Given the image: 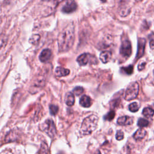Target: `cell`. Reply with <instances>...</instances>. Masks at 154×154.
<instances>
[{"instance_id": "obj_1", "label": "cell", "mask_w": 154, "mask_h": 154, "mask_svg": "<svg viewBox=\"0 0 154 154\" xmlns=\"http://www.w3.org/2000/svg\"><path fill=\"white\" fill-rule=\"evenodd\" d=\"M58 47L59 52H66L71 48L75 41V27L73 23L69 24L58 37Z\"/></svg>"}, {"instance_id": "obj_2", "label": "cell", "mask_w": 154, "mask_h": 154, "mask_svg": "<svg viewBox=\"0 0 154 154\" xmlns=\"http://www.w3.org/2000/svg\"><path fill=\"white\" fill-rule=\"evenodd\" d=\"M98 118L97 116L92 114L85 118L83 120L80 128V134L87 136L93 132L97 127Z\"/></svg>"}, {"instance_id": "obj_3", "label": "cell", "mask_w": 154, "mask_h": 154, "mask_svg": "<svg viewBox=\"0 0 154 154\" xmlns=\"http://www.w3.org/2000/svg\"><path fill=\"white\" fill-rule=\"evenodd\" d=\"M41 130L45 132L51 138H54L56 135V128L53 120L48 119L41 126Z\"/></svg>"}, {"instance_id": "obj_4", "label": "cell", "mask_w": 154, "mask_h": 154, "mask_svg": "<svg viewBox=\"0 0 154 154\" xmlns=\"http://www.w3.org/2000/svg\"><path fill=\"white\" fill-rule=\"evenodd\" d=\"M139 91V86L136 82H132L129 86L128 87L125 92V99L126 101L133 100L137 98Z\"/></svg>"}, {"instance_id": "obj_5", "label": "cell", "mask_w": 154, "mask_h": 154, "mask_svg": "<svg viewBox=\"0 0 154 154\" xmlns=\"http://www.w3.org/2000/svg\"><path fill=\"white\" fill-rule=\"evenodd\" d=\"M76 61L80 66H86L88 63H96L97 59L95 56L88 53H84L77 58Z\"/></svg>"}, {"instance_id": "obj_6", "label": "cell", "mask_w": 154, "mask_h": 154, "mask_svg": "<svg viewBox=\"0 0 154 154\" xmlns=\"http://www.w3.org/2000/svg\"><path fill=\"white\" fill-rule=\"evenodd\" d=\"M132 52L131 44L128 40H125L122 41L120 49V54L125 58L129 57Z\"/></svg>"}, {"instance_id": "obj_7", "label": "cell", "mask_w": 154, "mask_h": 154, "mask_svg": "<svg viewBox=\"0 0 154 154\" xmlns=\"http://www.w3.org/2000/svg\"><path fill=\"white\" fill-rule=\"evenodd\" d=\"M77 9V4L74 0H68L63 5L61 11L65 14H70L74 12Z\"/></svg>"}, {"instance_id": "obj_8", "label": "cell", "mask_w": 154, "mask_h": 154, "mask_svg": "<svg viewBox=\"0 0 154 154\" xmlns=\"http://www.w3.org/2000/svg\"><path fill=\"white\" fill-rule=\"evenodd\" d=\"M146 43V41L145 38H138L136 60H138V59H140V58H141L144 55Z\"/></svg>"}, {"instance_id": "obj_9", "label": "cell", "mask_w": 154, "mask_h": 154, "mask_svg": "<svg viewBox=\"0 0 154 154\" xmlns=\"http://www.w3.org/2000/svg\"><path fill=\"white\" fill-rule=\"evenodd\" d=\"M52 55V52L49 49H43L39 55V60L41 62L45 63L48 61Z\"/></svg>"}, {"instance_id": "obj_10", "label": "cell", "mask_w": 154, "mask_h": 154, "mask_svg": "<svg viewBox=\"0 0 154 154\" xmlns=\"http://www.w3.org/2000/svg\"><path fill=\"white\" fill-rule=\"evenodd\" d=\"M133 123V119L129 116H122L118 119V124L120 125H130Z\"/></svg>"}, {"instance_id": "obj_11", "label": "cell", "mask_w": 154, "mask_h": 154, "mask_svg": "<svg viewBox=\"0 0 154 154\" xmlns=\"http://www.w3.org/2000/svg\"><path fill=\"white\" fill-rule=\"evenodd\" d=\"M80 104L83 107L88 108L92 105V100L89 96L87 95H83L80 98Z\"/></svg>"}, {"instance_id": "obj_12", "label": "cell", "mask_w": 154, "mask_h": 154, "mask_svg": "<svg viewBox=\"0 0 154 154\" xmlns=\"http://www.w3.org/2000/svg\"><path fill=\"white\" fill-rule=\"evenodd\" d=\"M111 53L110 51H105L100 54V60L103 63H107L111 60Z\"/></svg>"}, {"instance_id": "obj_13", "label": "cell", "mask_w": 154, "mask_h": 154, "mask_svg": "<svg viewBox=\"0 0 154 154\" xmlns=\"http://www.w3.org/2000/svg\"><path fill=\"white\" fill-rule=\"evenodd\" d=\"M55 73L57 76L61 77L68 75L70 73V70L68 69H65L62 67H57L55 69Z\"/></svg>"}, {"instance_id": "obj_14", "label": "cell", "mask_w": 154, "mask_h": 154, "mask_svg": "<svg viewBox=\"0 0 154 154\" xmlns=\"http://www.w3.org/2000/svg\"><path fill=\"white\" fill-rule=\"evenodd\" d=\"M65 103L67 105L71 107L75 103L74 95L71 92H68L65 96Z\"/></svg>"}, {"instance_id": "obj_15", "label": "cell", "mask_w": 154, "mask_h": 154, "mask_svg": "<svg viewBox=\"0 0 154 154\" xmlns=\"http://www.w3.org/2000/svg\"><path fill=\"white\" fill-rule=\"evenodd\" d=\"M146 134V131L143 129V128H140V129L138 130L135 134H134L133 137L137 140H142L143 139Z\"/></svg>"}, {"instance_id": "obj_16", "label": "cell", "mask_w": 154, "mask_h": 154, "mask_svg": "<svg viewBox=\"0 0 154 154\" xmlns=\"http://www.w3.org/2000/svg\"><path fill=\"white\" fill-rule=\"evenodd\" d=\"M142 114L147 118H152L154 115V110L150 107H146L143 109Z\"/></svg>"}, {"instance_id": "obj_17", "label": "cell", "mask_w": 154, "mask_h": 154, "mask_svg": "<svg viewBox=\"0 0 154 154\" xmlns=\"http://www.w3.org/2000/svg\"><path fill=\"white\" fill-rule=\"evenodd\" d=\"M38 154H48V147L47 143L42 142Z\"/></svg>"}, {"instance_id": "obj_18", "label": "cell", "mask_w": 154, "mask_h": 154, "mask_svg": "<svg viewBox=\"0 0 154 154\" xmlns=\"http://www.w3.org/2000/svg\"><path fill=\"white\" fill-rule=\"evenodd\" d=\"M40 38H41L40 35L33 34V35H32V36L30 37L29 41L31 44L37 45L38 43V42H39Z\"/></svg>"}, {"instance_id": "obj_19", "label": "cell", "mask_w": 154, "mask_h": 154, "mask_svg": "<svg viewBox=\"0 0 154 154\" xmlns=\"http://www.w3.org/2000/svg\"><path fill=\"white\" fill-rule=\"evenodd\" d=\"M137 125L138 126H140L141 128L146 127L149 125V122L143 118H140L138 120Z\"/></svg>"}, {"instance_id": "obj_20", "label": "cell", "mask_w": 154, "mask_h": 154, "mask_svg": "<svg viewBox=\"0 0 154 154\" xmlns=\"http://www.w3.org/2000/svg\"><path fill=\"white\" fill-rule=\"evenodd\" d=\"M121 70L126 74L131 75L133 72V66L130 65L128 67H124L121 68Z\"/></svg>"}, {"instance_id": "obj_21", "label": "cell", "mask_w": 154, "mask_h": 154, "mask_svg": "<svg viewBox=\"0 0 154 154\" xmlns=\"http://www.w3.org/2000/svg\"><path fill=\"white\" fill-rule=\"evenodd\" d=\"M140 106L137 102H133L129 105V109L131 112H137L139 110Z\"/></svg>"}, {"instance_id": "obj_22", "label": "cell", "mask_w": 154, "mask_h": 154, "mask_svg": "<svg viewBox=\"0 0 154 154\" xmlns=\"http://www.w3.org/2000/svg\"><path fill=\"white\" fill-rule=\"evenodd\" d=\"M49 110L50 113L51 115H55L57 114L58 111H59V107L55 105H50L49 106Z\"/></svg>"}, {"instance_id": "obj_23", "label": "cell", "mask_w": 154, "mask_h": 154, "mask_svg": "<svg viewBox=\"0 0 154 154\" xmlns=\"http://www.w3.org/2000/svg\"><path fill=\"white\" fill-rule=\"evenodd\" d=\"M115 116V112L114 111H110L109 113H108L104 118V119L106 120L111 121L114 119Z\"/></svg>"}, {"instance_id": "obj_24", "label": "cell", "mask_w": 154, "mask_h": 154, "mask_svg": "<svg viewBox=\"0 0 154 154\" xmlns=\"http://www.w3.org/2000/svg\"><path fill=\"white\" fill-rule=\"evenodd\" d=\"M83 92H84V88L82 87L77 86L76 87L74 90H73V93L76 95V96H79L81 95Z\"/></svg>"}, {"instance_id": "obj_25", "label": "cell", "mask_w": 154, "mask_h": 154, "mask_svg": "<svg viewBox=\"0 0 154 154\" xmlns=\"http://www.w3.org/2000/svg\"><path fill=\"white\" fill-rule=\"evenodd\" d=\"M7 42V37L4 34H0V49H1Z\"/></svg>"}, {"instance_id": "obj_26", "label": "cell", "mask_w": 154, "mask_h": 154, "mask_svg": "<svg viewBox=\"0 0 154 154\" xmlns=\"http://www.w3.org/2000/svg\"><path fill=\"white\" fill-rule=\"evenodd\" d=\"M124 137V132L121 131H118L116 133V138L118 140H122Z\"/></svg>"}, {"instance_id": "obj_27", "label": "cell", "mask_w": 154, "mask_h": 154, "mask_svg": "<svg viewBox=\"0 0 154 154\" xmlns=\"http://www.w3.org/2000/svg\"><path fill=\"white\" fill-rule=\"evenodd\" d=\"M146 64V63H145V62H143V63H142L140 64V65H139L138 66V69L139 70H142L145 68Z\"/></svg>"}, {"instance_id": "obj_28", "label": "cell", "mask_w": 154, "mask_h": 154, "mask_svg": "<svg viewBox=\"0 0 154 154\" xmlns=\"http://www.w3.org/2000/svg\"><path fill=\"white\" fill-rule=\"evenodd\" d=\"M150 47L152 49H154V40L153 39H152L150 41Z\"/></svg>"}, {"instance_id": "obj_29", "label": "cell", "mask_w": 154, "mask_h": 154, "mask_svg": "<svg viewBox=\"0 0 154 154\" xmlns=\"http://www.w3.org/2000/svg\"><path fill=\"white\" fill-rule=\"evenodd\" d=\"M42 1H51V0H42Z\"/></svg>"}, {"instance_id": "obj_30", "label": "cell", "mask_w": 154, "mask_h": 154, "mask_svg": "<svg viewBox=\"0 0 154 154\" xmlns=\"http://www.w3.org/2000/svg\"><path fill=\"white\" fill-rule=\"evenodd\" d=\"M101 1H102V2H103V3H105V2L106 1V0H101Z\"/></svg>"}]
</instances>
